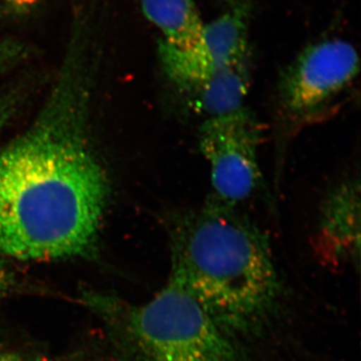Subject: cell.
Listing matches in <instances>:
<instances>
[{"label":"cell","mask_w":361,"mask_h":361,"mask_svg":"<svg viewBox=\"0 0 361 361\" xmlns=\"http://www.w3.org/2000/svg\"><path fill=\"white\" fill-rule=\"evenodd\" d=\"M92 33L75 23L49 97L32 125L0 149V254L20 261L87 257L110 185L90 142Z\"/></svg>","instance_id":"6da1fadb"},{"label":"cell","mask_w":361,"mask_h":361,"mask_svg":"<svg viewBox=\"0 0 361 361\" xmlns=\"http://www.w3.org/2000/svg\"><path fill=\"white\" fill-rule=\"evenodd\" d=\"M170 279L232 339L257 334L279 305L281 284L262 230L211 197L169 224Z\"/></svg>","instance_id":"7a4b0ae2"},{"label":"cell","mask_w":361,"mask_h":361,"mask_svg":"<svg viewBox=\"0 0 361 361\" xmlns=\"http://www.w3.org/2000/svg\"><path fill=\"white\" fill-rule=\"evenodd\" d=\"M128 329L145 361H241L231 337L170 278L130 311Z\"/></svg>","instance_id":"3957f363"},{"label":"cell","mask_w":361,"mask_h":361,"mask_svg":"<svg viewBox=\"0 0 361 361\" xmlns=\"http://www.w3.org/2000/svg\"><path fill=\"white\" fill-rule=\"evenodd\" d=\"M262 139V123L245 106L202 123L199 147L210 168L216 200L236 207L257 191Z\"/></svg>","instance_id":"277c9868"},{"label":"cell","mask_w":361,"mask_h":361,"mask_svg":"<svg viewBox=\"0 0 361 361\" xmlns=\"http://www.w3.org/2000/svg\"><path fill=\"white\" fill-rule=\"evenodd\" d=\"M360 73L355 47L342 39H327L304 49L283 73L279 106L288 122L313 120L348 89Z\"/></svg>","instance_id":"5b68a950"},{"label":"cell","mask_w":361,"mask_h":361,"mask_svg":"<svg viewBox=\"0 0 361 361\" xmlns=\"http://www.w3.org/2000/svg\"><path fill=\"white\" fill-rule=\"evenodd\" d=\"M161 68L183 97L225 71L248 61V32L242 11H230L206 25L196 47L179 51L159 40Z\"/></svg>","instance_id":"8992f818"},{"label":"cell","mask_w":361,"mask_h":361,"mask_svg":"<svg viewBox=\"0 0 361 361\" xmlns=\"http://www.w3.org/2000/svg\"><path fill=\"white\" fill-rule=\"evenodd\" d=\"M313 246L323 262H358L360 255V180H342L323 199Z\"/></svg>","instance_id":"52a82bcc"},{"label":"cell","mask_w":361,"mask_h":361,"mask_svg":"<svg viewBox=\"0 0 361 361\" xmlns=\"http://www.w3.org/2000/svg\"><path fill=\"white\" fill-rule=\"evenodd\" d=\"M147 20L160 30V40L179 51L193 49L200 42L205 23L194 0H142Z\"/></svg>","instance_id":"ba28073f"},{"label":"cell","mask_w":361,"mask_h":361,"mask_svg":"<svg viewBox=\"0 0 361 361\" xmlns=\"http://www.w3.org/2000/svg\"><path fill=\"white\" fill-rule=\"evenodd\" d=\"M249 87L250 75L247 61L220 73L183 99L194 113L208 118L243 106Z\"/></svg>","instance_id":"9c48e42d"},{"label":"cell","mask_w":361,"mask_h":361,"mask_svg":"<svg viewBox=\"0 0 361 361\" xmlns=\"http://www.w3.org/2000/svg\"><path fill=\"white\" fill-rule=\"evenodd\" d=\"M18 99H20V94L16 92H8L0 97V133L16 113L18 106Z\"/></svg>","instance_id":"30bf717a"},{"label":"cell","mask_w":361,"mask_h":361,"mask_svg":"<svg viewBox=\"0 0 361 361\" xmlns=\"http://www.w3.org/2000/svg\"><path fill=\"white\" fill-rule=\"evenodd\" d=\"M42 1L44 0H0V16L26 13Z\"/></svg>","instance_id":"8fae6325"},{"label":"cell","mask_w":361,"mask_h":361,"mask_svg":"<svg viewBox=\"0 0 361 361\" xmlns=\"http://www.w3.org/2000/svg\"><path fill=\"white\" fill-rule=\"evenodd\" d=\"M14 277L13 272L0 260V300L4 298L13 289Z\"/></svg>","instance_id":"7c38bea8"},{"label":"cell","mask_w":361,"mask_h":361,"mask_svg":"<svg viewBox=\"0 0 361 361\" xmlns=\"http://www.w3.org/2000/svg\"><path fill=\"white\" fill-rule=\"evenodd\" d=\"M0 361H40L37 358L28 357V356L16 353H0Z\"/></svg>","instance_id":"4fadbf2b"},{"label":"cell","mask_w":361,"mask_h":361,"mask_svg":"<svg viewBox=\"0 0 361 361\" xmlns=\"http://www.w3.org/2000/svg\"><path fill=\"white\" fill-rule=\"evenodd\" d=\"M9 47L7 49V47H4V49H1L0 47V70H1L2 66L4 65H6V56H9V54H6L7 51H9Z\"/></svg>","instance_id":"5bb4252c"},{"label":"cell","mask_w":361,"mask_h":361,"mask_svg":"<svg viewBox=\"0 0 361 361\" xmlns=\"http://www.w3.org/2000/svg\"><path fill=\"white\" fill-rule=\"evenodd\" d=\"M234 1H245V0H234Z\"/></svg>","instance_id":"9a60e30c"}]
</instances>
